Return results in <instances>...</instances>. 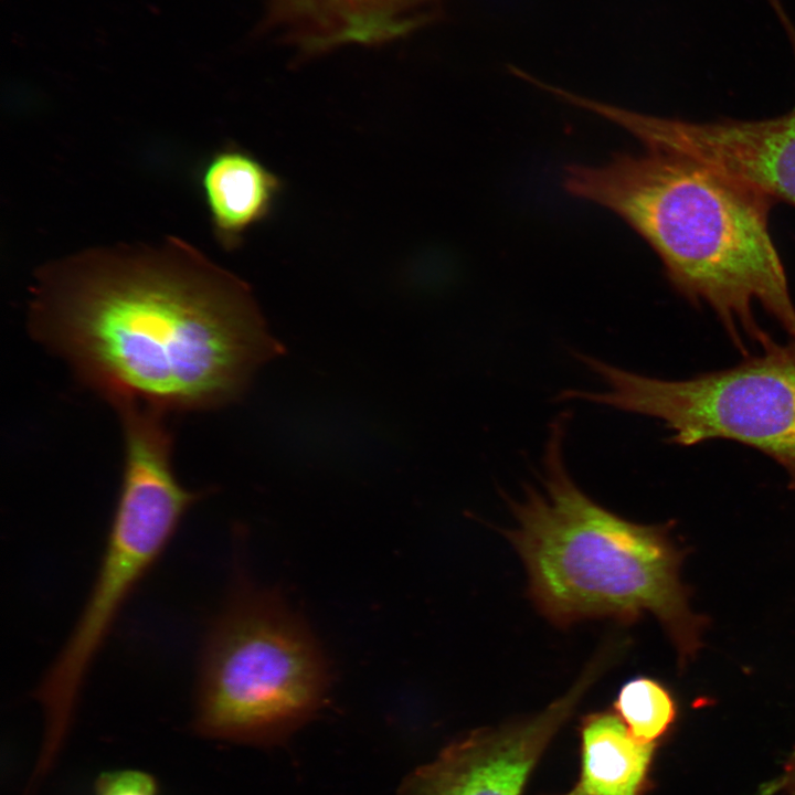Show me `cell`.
Here are the masks:
<instances>
[{
    "label": "cell",
    "instance_id": "4fadbf2b",
    "mask_svg": "<svg viewBox=\"0 0 795 795\" xmlns=\"http://www.w3.org/2000/svg\"><path fill=\"white\" fill-rule=\"evenodd\" d=\"M94 791L95 795H159L153 776L135 770L102 773Z\"/></svg>",
    "mask_w": 795,
    "mask_h": 795
},
{
    "label": "cell",
    "instance_id": "ba28073f",
    "mask_svg": "<svg viewBox=\"0 0 795 795\" xmlns=\"http://www.w3.org/2000/svg\"><path fill=\"white\" fill-rule=\"evenodd\" d=\"M605 662L596 659L561 698L537 714L475 729L413 770L396 795H522L545 750Z\"/></svg>",
    "mask_w": 795,
    "mask_h": 795
},
{
    "label": "cell",
    "instance_id": "277c9868",
    "mask_svg": "<svg viewBox=\"0 0 795 795\" xmlns=\"http://www.w3.org/2000/svg\"><path fill=\"white\" fill-rule=\"evenodd\" d=\"M124 465L95 581L71 635L35 691L44 711L42 751L57 756L85 676L124 604L202 492L179 481L166 415L131 406L119 414Z\"/></svg>",
    "mask_w": 795,
    "mask_h": 795
},
{
    "label": "cell",
    "instance_id": "6da1fadb",
    "mask_svg": "<svg viewBox=\"0 0 795 795\" xmlns=\"http://www.w3.org/2000/svg\"><path fill=\"white\" fill-rule=\"evenodd\" d=\"M29 328L114 407L163 413L225 406L284 353L250 286L178 237L44 265Z\"/></svg>",
    "mask_w": 795,
    "mask_h": 795
},
{
    "label": "cell",
    "instance_id": "9a60e30c",
    "mask_svg": "<svg viewBox=\"0 0 795 795\" xmlns=\"http://www.w3.org/2000/svg\"><path fill=\"white\" fill-rule=\"evenodd\" d=\"M783 28L786 31L787 39L789 41L793 55L795 57V26L788 15L783 17L781 20Z\"/></svg>",
    "mask_w": 795,
    "mask_h": 795
},
{
    "label": "cell",
    "instance_id": "5bb4252c",
    "mask_svg": "<svg viewBox=\"0 0 795 795\" xmlns=\"http://www.w3.org/2000/svg\"><path fill=\"white\" fill-rule=\"evenodd\" d=\"M771 795H795V748L778 775L766 783Z\"/></svg>",
    "mask_w": 795,
    "mask_h": 795
},
{
    "label": "cell",
    "instance_id": "9c48e42d",
    "mask_svg": "<svg viewBox=\"0 0 795 795\" xmlns=\"http://www.w3.org/2000/svg\"><path fill=\"white\" fill-rule=\"evenodd\" d=\"M444 0H265L262 29L309 60L348 45L380 46L443 17Z\"/></svg>",
    "mask_w": 795,
    "mask_h": 795
},
{
    "label": "cell",
    "instance_id": "8992f818",
    "mask_svg": "<svg viewBox=\"0 0 795 795\" xmlns=\"http://www.w3.org/2000/svg\"><path fill=\"white\" fill-rule=\"evenodd\" d=\"M575 358L607 391L565 390L560 400H584L660 420L668 441L692 446L733 441L773 459L795 489V341L774 339L739 364L683 380L626 371L581 352Z\"/></svg>",
    "mask_w": 795,
    "mask_h": 795
},
{
    "label": "cell",
    "instance_id": "3957f363",
    "mask_svg": "<svg viewBox=\"0 0 795 795\" xmlns=\"http://www.w3.org/2000/svg\"><path fill=\"white\" fill-rule=\"evenodd\" d=\"M566 420L563 413L551 424L541 487L508 500L517 524L506 536L527 570L530 597L558 626L649 613L683 665L698 651L702 619L680 581L681 551L667 526L624 519L576 486L563 459Z\"/></svg>",
    "mask_w": 795,
    "mask_h": 795
},
{
    "label": "cell",
    "instance_id": "7c38bea8",
    "mask_svg": "<svg viewBox=\"0 0 795 795\" xmlns=\"http://www.w3.org/2000/svg\"><path fill=\"white\" fill-rule=\"evenodd\" d=\"M613 711L639 742L656 744L676 718L670 692L657 680L636 677L626 681L613 702Z\"/></svg>",
    "mask_w": 795,
    "mask_h": 795
},
{
    "label": "cell",
    "instance_id": "5b68a950",
    "mask_svg": "<svg viewBox=\"0 0 795 795\" xmlns=\"http://www.w3.org/2000/svg\"><path fill=\"white\" fill-rule=\"evenodd\" d=\"M325 657L274 592L240 582L200 653L194 729L204 738L269 746L314 718L328 689Z\"/></svg>",
    "mask_w": 795,
    "mask_h": 795
},
{
    "label": "cell",
    "instance_id": "7a4b0ae2",
    "mask_svg": "<svg viewBox=\"0 0 795 795\" xmlns=\"http://www.w3.org/2000/svg\"><path fill=\"white\" fill-rule=\"evenodd\" d=\"M563 186L634 229L675 292L708 307L744 357L773 340L756 320L757 305L795 341V305L770 232L775 200L655 147L601 166H566Z\"/></svg>",
    "mask_w": 795,
    "mask_h": 795
},
{
    "label": "cell",
    "instance_id": "8fae6325",
    "mask_svg": "<svg viewBox=\"0 0 795 795\" xmlns=\"http://www.w3.org/2000/svg\"><path fill=\"white\" fill-rule=\"evenodd\" d=\"M579 735V778L561 795H646L656 744L637 741L612 710L582 717Z\"/></svg>",
    "mask_w": 795,
    "mask_h": 795
},
{
    "label": "cell",
    "instance_id": "52a82bcc",
    "mask_svg": "<svg viewBox=\"0 0 795 795\" xmlns=\"http://www.w3.org/2000/svg\"><path fill=\"white\" fill-rule=\"evenodd\" d=\"M562 99L621 126L644 147L681 155L795 206V106L766 119L691 121L633 112L569 91Z\"/></svg>",
    "mask_w": 795,
    "mask_h": 795
},
{
    "label": "cell",
    "instance_id": "30bf717a",
    "mask_svg": "<svg viewBox=\"0 0 795 795\" xmlns=\"http://www.w3.org/2000/svg\"><path fill=\"white\" fill-rule=\"evenodd\" d=\"M198 177L213 235L227 251L268 219L283 189L275 173L237 146L213 152Z\"/></svg>",
    "mask_w": 795,
    "mask_h": 795
}]
</instances>
